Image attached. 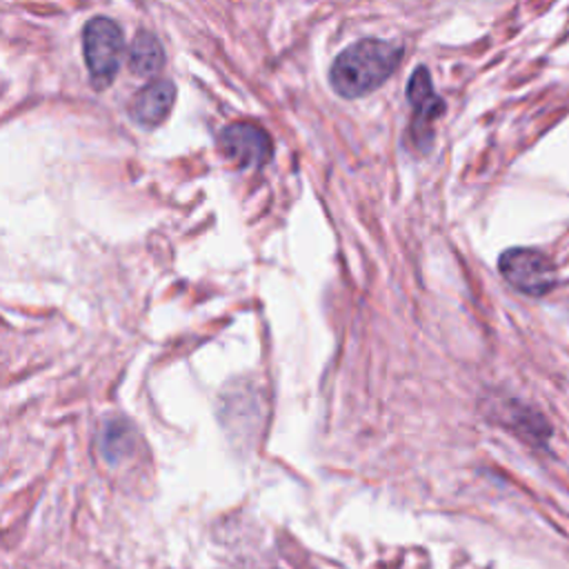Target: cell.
<instances>
[{
    "mask_svg": "<svg viewBox=\"0 0 569 569\" xmlns=\"http://www.w3.org/2000/svg\"><path fill=\"white\" fill-rule=\"evenodd\" d=\"M402 60V47L391 40L362 38L342 49L329 67V84L342 98H360L385 84Z\"/></svg>",
    "mask_w": 569,
    "mask_h": 569,
    "instance_id": "cell-1",
    "label": "cell"
},
{
    "mask_svg": "<svg viewBox=\"0 0 569 569\" xmlns=\"http://www.w3.org/2000/svg\"><path fill=\"white\" fill-rule=\"evenodd\" d=\"M82 53L93 84L107 87L116 78L124 53V38L118 22L107 16L91 18L82 27Z\"/></svg>",
    "mask_w": 569,
    "mask_h": 569,
    "instance_id": "cell-2",
    "label": "cell"
},
{
    "mask_svg": "<svg viewBox=\"0 0 569 569\" xmlns=\"http://www.w3.org/2000/svg\"><path fill=\"white\" fill-rule=\"evenodd\" d=\"M498 271L513 289L536 298L549 293L558 282L551 258L538 249H507L498 258Z\"/></svg>",
    "mask_w": 569,
    "mask_h": 569,
    "instance_id": "cell-3",
    "label": "cell"
},
{
    "mask_svg": "<svg viewBox=\"0 0 569 569\" xmlns=\"http://www.w3.org/2000/svg\"><path fill=\"white\" fill-rule=\"evenodd\" d=\"M218 149L238 169L262 167L273 156L271 136L256 122L227 124L218 136Z\"/></svg>",
    "mask_w": 569,
    "mask_h": 569,
    "instance_id": "cell-4",
    "label": "cell"
},
{
    "mask_svg": "<svg viewBox=\"0 0 569 569\" xmlns=\"http://www.w3.org/2000/svg\"><path fill=\"white\" fill-rule=\"evenodd\" d=\"M407 100L413 109L411 138L425 151L433 138V122L445 113L442 98L433 91L431 73L427 67H416L411 80L407 82Z\"/></svg>",
    "mask_w": 569,
    "mask_h": 569,
    "instance_id": "cell-5",
    "label": "cell"
},
{
    "mask_svg": "<svg viewBox=\"0 0 569 569\" xmlns=\"http://www.w3.org/2000/svg\"><path fill=\"white\" fill-rule=\"evenodd\" d=\"M176 87L171 80H151L129 102V116L140 127H158L171 111Z\"/></svg>",
    "mask_w": 569,
    "mask_h": 569,
    "instance_id": "cell-6",
    "label": "cell"
},
{
    "mask_svg": "<svg viewBox=\"0 0 569 569\" xmlns=\"http://www.w3.org/2000/svg\"><path fill=\"white\" fill-rule=\"evenodd\" d=\"M127 67L133 76L153 78L164 67V51L160 40L149 31H138L129 44Z\"/></svg>",
    "mask_w": 569,
    "mask_h": 569,
    "instance_id": "cell-7",
    "label": "cell"
}]
</instances>
